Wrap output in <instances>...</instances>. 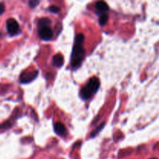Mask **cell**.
<instances>
[{"instance_id": "2", "label": "cell", "mask_w": 159, "mask_h": 159, "mask_svg": "<svg viewBox=\"0 0 159 159\" xmlns=\"http://www.w3.org/2000/svg\"><path fill=\"white\" fill-rule=\"evenodd\" d=\"M6 28H7L8 33L11 36L16 35L20 32V26H19V23L13 18L8 19L7 22H6Z\"/></svg>"}, {"instance_id": "7", "label": "cell", "mask_w": 159, "mask_h": 159, "mask_svg": "<svg viewBox=\"0 0 159 159\" xmlns=\"http://www.w3.org/2000/svg\"><path fill=\"white\" fill-rule=\"evenodd\" d=\"M93 93L89 89V88L87 86H84L83 88L81 89L80 96L81 97H82V99H84V100H87V99H90V98L93 96Z\"/></svg>"}, {"instance_id": "6", "label": "cell", "mask_w": 159, "mask_h": 159, "mask_svg": "<svg viewBox=\"0 0 159 159\" xmlns=\"http://www.w3.org/2000/svg\"><path fill=\"white\" fill-rule=\"evenodd\" d=\"M53 65L57 68H61L64 65V57L60 54H55L53 57Z\"/></svg>"}, {"instance_id": "13", "label": "cell", "mask_w": 159, "mask_h": 159, "mask_svg": "<svg viewBox=\"0 0 159 159\" xmlns=\"http://www.w3.org/2000/svg\"><path fill=\"white\" fill-rule=\"evenodd\" d=\"M49 10L51 11V12H53V13H57V12L60 11V9L56 6H51V7L49 8Z\"/></svg>"}, {"instance_id": "4", "label": "cell", "mask_w": 159, "mask_h": 159, "mask_svg": "<svg viewBox=\"0 0 159 159\" xmlns=\"http://www.w3.org/2000/svg\"><path fill=\"white\" fill-rule=\"evenodd\" d=\"M38 34L40 38L43 40H49L53 37V31L50 26L40 28L38 31Z\"/></svg>"}, {"instance_id": "12", "label": "cell", "mask_w": 159, "mask_h": 159, "mask_svg": "<svg viewBox=\"0 0 159 159\" xmlns=\"http://www.w3.org/2000/svg\"><path fill=\"white\" fill-rule=\"evenodd\" d=\"M105 124H106L105 123H103V124H101L100 126H99V127H98V128H96L94 131L92 132L91 135H90V136H91V138H95V137H96V135L98 134H99V132L102 130V129L105 127Z\"/></svg>"}, {"instance_id": "11", "label": "cell", "mask_w": 159, "mask_h": 159, "mask_svg": "<svg viewBox=\"0 0 159 159\" xmlns=\"http://www.w3.org/2000/svg\"><path fill=\"white\" fill-rule=\"evenodd\" d=\"M108 20H109V16L106 13L102 14V15L99 17V24H100L101 26H104V25L108 22Z\"/></svg>"}, {"instance_id": "1", "label": "cell", "mask_w": 159, "mask_h": 159, "mask_svg": "<svg viewBox=\"0 0 159 159\" xmlns=\"http://www.w3.org/2000/svg\"><path fill=\"white\" fill-rule=\"evenodd\" d=\"M85 37L82 34H79L76 36L75 42L73 47L72 54H71V67L73 68H77L82 65V61L85 55V49L83 48V42Z\"/></svg>"}, {"instance_id": "5", "label": "cell", "mask_w": 159, "mask_h": 159, "mask_svg": "<svg viewBox=\"0 0 159 159\" xmlns=\"http://www.w3.org/2000/svg\"><path fill=\"white\" fill-rule=\"evenodd\" d=\"M89 88V89L94 94L96 92L99 90V86H100V82L97 78H92L89 81L88 84L86 85Z\"/></svg>"}, {"instance_id": "14", "label": "cell", "mask_w": 159, "mask_h": 159, "mask_svg": "<svg viewBox=\"0 0 159 159\" xmlns=\"http://www.w3.org/2000/svg\"><path fill=\"white\" fill-rule=\"evenodd\" d=\"M40 3V1H37V0H31L29 2V5L31 8H34Z\"/></svg>"}, {"instance_id": "15", "label": "cell", "mask_w": 159, "mask_h": 159, "mask_svg": "<svg viewBox=\"0 0 159 159\" xmlns=\"http://www.w3.org/2000/svg\"><path fill=\"white\" fill-rule=\"evenodd\" d=\"M4 11H5V4L4 3L1 2L0 3V16L2 15Z\"/></svg>"}, {"instance_id": "3", "label": "cell", "mask_w": 159, "mask_h": 159, "mask_svg": "<svg viewBox=\"0 0 159 159\" xmlns=\"http://www.w3.org/2000/svg\"><path fill=\"white\" fill-rule=\"evenodd\" d=\"M37 74H38V71H25V72L22 73L21 75H20V82H21V83H28V82H30L31 81H33L37 77Z\"/></svg>"}, {"instance_id": "9", "label": "cell", "mask_w": 159, "mask_h": 159, "mask_svg": "<svg viewBox=\"0 0 159 159\" xmlns=\"http://www.w3.org/2000/svg\"><path fill=\"white\" fill-rule=\"evenodd\" d=\"M54 131L57 134L63 135L66 131V128L61 123H56L54 124Z\"/></svg>"}, {"instance_id": "8", "label": "cell", "mask_w": 159, "mask_h": 159, "mask_svg": "<svg viewBox=\"0 0 159 159\" xmlns=\"http://www.w3.org/2000/svg\"><path fill=\"white\" fill-rule=\"evenodd\" d=\"M95 7H96V9L100 12H105L109 10L108 5H107L105 2H97L96 3V5H95Z\"/></svg>"}, {"instance_id": "16", "label": "cell", "mask_w": 159, "mask_h": 159, "mask_svg": "<svg viewBox=\"0 0 159 159\" xmlns=\"http://www.w3.org/2000/svg\"><path fill=\"white\" fill-rule=\"evenodd\" d=\"M152 159H157V158H152Z\"/></svg>"}, {"instance_id": "10", "label": "cell", "mask_w": 159, "mask_h": 159, "mask_svg": "<svg viewBox=\"0 0 159 159\" xmlns=\"http://www.w3.org/2000/svg\"><path fill=\"white\" fill-rule=\"evenodd\" d=\"M51 23V20L48 18H46V17H44V18L40 19V20L38 21V27H39V29H40V28H42V27H47V26H50Z\"/></svg>"}]
</instances>
